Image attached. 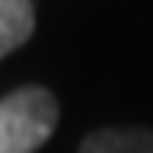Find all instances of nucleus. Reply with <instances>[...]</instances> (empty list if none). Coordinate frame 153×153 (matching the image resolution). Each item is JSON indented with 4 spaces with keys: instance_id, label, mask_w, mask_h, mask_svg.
Listing matches in <instances>:
<instances>
[{
    "instance_id": "nucleus-1",
    "label": "nucleus",
    "mask_w": 153,
    "mask_h": 153,
    "mask_svg": "<svg viewBox=\"0 0 153 153\" xmlns=\"http://www.w3.org/2000/svg\"><path fill=\"white\" fill-rule=\"evenodd\" d=\"M59 124V104L52 91L26 85L0 101V153L39 150Z\"/></svg>"
},
{
    "instance_id": "nucleus-2",
    "label": "nucleus",
    "mask_w": 153,
    "mask_h": 153,
    "mask_svg": "<svg viewBox=\"0 0 153 153\" xmlns=\"http://www.w3.org/2000/svg\"><path fill=\"white\" fill-rule=\"evenodd\" d=\"M78 153H153V130L147 127H104L85 137Z\"/></svg>"
},
{
    "instance_id": "nucleus-3",
    "label": "nucleus",
    "mask_w": 153,
    "mask_h": 153,
    "mask_svg": "<svg viewBox=\"0 0 153 153\" xmlns=\"http://www.w3.org/2000/svg\"><path fill=\"white\" fill-rule=\"evenodd\" d=\"M36 16L30 0H0V59L33 36Z\"/></svg>"
}]
</instances>
